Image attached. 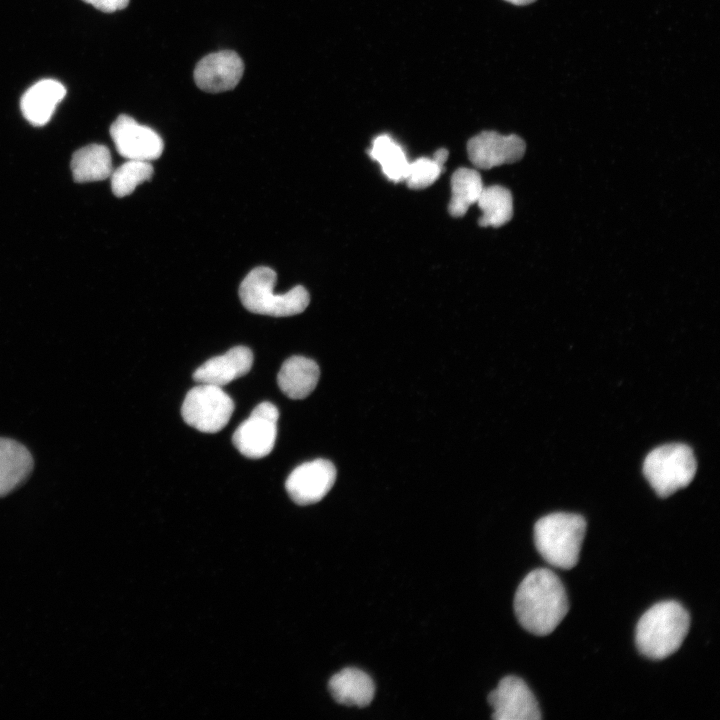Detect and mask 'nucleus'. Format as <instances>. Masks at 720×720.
<instances>
[{"mask_svg": "<svg viewBox=\"0 0 720 720\" xmlns=\"http://www.w3.org/2000/svg\"><path fill=\"white\" fill-rule=\"evenodd\" d=\"M568 610V598L561 580L546 568L528 573L514 596V611L520 625L538 636L552 633Z\"/></svg>", "mask_w": 720, "mask_h": 720, "instance_id": "nucleus-1", "label": "nucleus"}, {"mask_svg": "<svg viewBox=\"0 0 720 720\" xmlns=\"http://www.w3.org/2000/svg\"><path fill=\"white\" fill-rule=\"evenodd\" d=\"M690 626V616L676 601H663L649 608L636 626L635 642L641 654L661 660L682 645Z\"/></svg>", "mask_w": 720, "mask_h": 720, "instance_id": "nucleus-2", "label": "nucleus"}, {"mask_svg": "<svg viewBox=\"0 0 720 720\" xmlns=\"http://www.w3.org/2000/svg\"><path fill=\"white\" fill-rule=\"evenodd\" d=\"M585 531L586 521L581 515L548 514L535 523V546L550 565L571 569L578 563Z\"/></svg>", "mask_w": 720, "mask_h": 720, "instance_id": "nucleus-3", "label": "nucleus"}, {"mask_svg": "<svg viewBox=\"0 0 720 720\" xmlns=\"http://www.w3.org/2000/svg\"><path fill=\"white\" fill-rule=\"evenodd\" d=\"M276 272L266 266L252 269L242 280L239 297L250 312L273 317H287L303 312L310 296L303 286H295L282 294H275Z\"/></svg>", "mask_w": 720, "mask_h": 720, "instance_id": "nucleus-4", "label": "nucleus"}, {"mask_svg": "<svg viewBox=\"0 0 720 720\" xmlns=\"http://www.w3.org/2000/svg\"><path fill=\"white\" fill-rule=\"evenodd\" d=\"M696 468L692 449L682 443L653 449L643 463V473L660 497H668L687 486L694 478Z\"/></svg>", "mask_w": 720, "mask_h": 720, "instance_id": "nucleus-5", "label": "nucleus"}, {"mask_svg": "<svg viewBox=\"0 0 720 720\" xmlns=\"http://www.w3.org/2000/svg\"><path fill=\"white\" fill-rule=\"evenodd\" d=\"M233 411L234 402L222 387L202 383L188 391L181 407L183 420L204 433L222 430Z\"/></svg>", "mask_w": 720, "mask_h": 720, "instance_id": "nucleus-6", "label": "nucleus"}, {"mask_svg": "<svg viewBox=\"0 0 720 720\" xmlns=\"http://www.w3.org/2000/svg\"><path fill=\"white\" fill-rule=\"evenodd\" d=\"M279 411L270 402L257 405L250 416L235 430L232 441L245 457L259 459L274 448Z\"/></svg>", "mask_w": 720, "mask_h": 720, "instance_id": "nucleus-7", "label": "nucleus"}, {"mask_svg": "<svg viewBox=\"0 0 720 720\" xmlns=\"http://www.w3.org/2000/svg\"><path fill=\"white\" fill-rule=\"evenodd\" d=\"M117 152L127 160L151 161L163 152L161 136L152 128L139 124L129 115H119L110 127Z\"/></svg>", "mask_w": 720, "mask_h": 720, "instance_id": "nucleus-8", "label": "nucleus"}, {"mask_svg": "<svg viewBox=\"0 0 720 720\" xmlns=\"http://www.w3.org/2000/svg\"><path fill=\"white\" fill-rule=\"evenodd\" d=\"M495 720H539L541 711L527 686L519 677L506 676L488 695Z\"/></svg>", "mask_w": 720, "mask_h": 720, "instance_id": "nucleus-9", "label": "nucleus"}, {"mask_svg": "<svg viewBox=\"0 0 720 720\" xmlns=\"http://www.w3.org/2000/svg\"><path fill=\"white\" fill-rule=\"evenodd\" d=\"M335 480L333 463L326 459H315L296 467L288 476L285 488L295 503L309 505L323 499Z\"/></svg>", "mask_w": 720, "mask_h": 720, "instance_id": "nucleus-10", "label": "nucleus"}, {"mask_svg": "<svg viewBox=\"0 0 720 720\" xmlns=\"http://www.w3.org/2000/svg\"><path fill=\"white\" fill-rule=\"evenodd\" d=\"M526 144L515 134L502 135L495 131H483L467 143L471 163L479 169H491L519 161L525 154Z\"/></svg>", "mask_w": 720, "mask_h": 720, "instance_id": "nucleus-11", "label": "nucleus"}, {"mask_svg": "<svg viewBox=\"0 0 720 720\" xmlns=\"http://www.w3.org/2000/svg\"><path fill=\"white\" fill-rule=\"evenodd\" d=\"M244 72V63L234 51L222 50L204 56L194 69L196 85L209 93L234 89Z\"/></svg>", "mask_w": 720, "mask_h": 720, "instance_id": "nucleus-12", "label": "nucleus"}, {"mask_svg": "<svg viewBox=\"0 0 720 720\" xmlns=\"http://www.w3.org/2000/svg\"><path fill=\"white\" fill-rule=\"evenodd\" d=\"M252 364V351L245 346H236L223 355L208 359L195 370L193 379L197 383L223 387L247 374Z\"/></svg>", "mask_w": 720, "mask_h": 720, "instance_id": "nucleus-13", "label": "nucleus"}, {"mask_svg": "<svg viewBox=\"0 0 720 720\" xmlns=\"http://www.w3.org/2000/svg\"><path fill=\"white\" fill-rule=\"evenodd\" d=\"M65 95L66 88L59 81L40 80L23 94L20 101L22 114L32 125L43 126L51 119Z\"/></svg>", "mask_w": 720, "mask_h": 720, "instance_id": "nucleus-14", "label": "nucleus"}, {"mask_svg": "<svg viewBox=\"0 0 720 720\" xmlns=\"http://www.w3.org/2000/svg\"><path fill=\"white\" fill-rule=\"evenodd\" d=\"M320 370L317 363L304 356H292L281 366L277 383L281 391L291 399H304L317 386Z\"/></svg>", "mask_w": 720, "mask_h": 720, "instance_id": "nucleus-15", "label": "nucleus"}, {"mask_svg": "<svg viewBox=\"0 0 720 720\" xmlns=\"http://www.w3.org/2000/svg\"><path fill=\"white\" fill-rule=\"evenodd\" d=\"M333 698L347 706L365 707L374 697L375 686L369 675L357 668H344L328 684Z\"/></svg>", "mask_w": 720, "mask_h": 720, "instance_id": "nucleus-16", "label": "nucleus"}, {"mask_svg": "<svg viewBox=\"0 0 720 720\" xmlns=\"http://www.w3.org/2000/svg\"><path fill=\"white\" fill-rule=\"evenodd\" d=\"M32 468V456L22 444L0 438V497L18 487Z\"/></svg>", "mask_w": 720, "mask_h": 720, "instance_id": "nucleus-17", "label": "nucleus"}, {"mask_svg": "<svg viewBox=\"0 0 720 720\" xmlns=\"http://www.w3.org/2000/svg\"><path fill=\"white\" fill-rule=\"evenodd\" d=\"M71 170L75 182L101 181L110 177L113 167L109 149L91 144L78 149L72 156Z\"/></svg>", "mask_w": 720, "mask_h": 720, "instance_id": "nucleus-18", "label": "nucleus"}, {"mask_svg": "<svg viewBox=\"0 0 720 720\" xmlns=\"http://www.w3.org/2000/svg\"><path fill=\"white\" fill-rule=\"evenodd\" d=\"M450 183L448 211L453 217H462L477 202L484 188L481 176L475 169L461 167L452 174Z\"/></svg>", "mask_w": 720, "mask_h": 720, "instance_id": "nucleus-19", "label": "nucleus"}, {"mask_svg": "<svg viewBox=\"0 0 720 720\" xmlns=\"http://www.w3.org/2000/svg\"><path fill=\"white\" fill-rule=\"evenodd\" d=\"M368 154L380 164L384 175L389 180L404 181L410 162L401 145L392 137L387 134L375 137Z\"/></svg>", "mask_w": 720, "mask_h": 720, "instance_id": "nucleus-20", "label": "nucleus"}, {"mask_svg": "<svg viewBox=\"0 0 720 720\" xmlns=\"http://www.w3.org/2000/svg\"><path fill=\"white\" fill-rule=\"evenodd\" d=\"M476 203L482 211L479 219V225L482 227H500L512 218V195L503 186L484 187Z\"/></svg>", "mask_w": 720, "mask_h": 720, "instance_id": "nucleus-21", "label": "nucleus"}, {"mask_svg": "<svg viewBox=\"0 0 720 720\" xmlns=\"http://www.w3.org/2000/svg\"><path fill=\"white\" fill-rule=\"evenodd\" d=\"M154 169L149 161L128 160L113 170L111 178L112 192L117 197L130 195L144 181L152 178Z\"/></svg>", "mask_w": 720, "mask_h": 720, "instance_id": "nucleus-22", "label": "nucleus"}, {"mask_svg": "<svg viewBox=\"0 0 720 720\" xmlns=\"http://www.w3.org/2000/svg\"><path fill=\"white\" fill-rule=\"evenodd\" d=\"M443 170L444 164L436 159L421 157L409 163L404 181L410 189H424L432 185Z\"/></svg>", "mask_w": 720, "mask_h": 720, "instance_id": "nucleus-23", "label": "nucleus"}, {"mask_svg": "<svg viewBox=\"0 0 720 720\" xmlns=\"http://www.w3.org/2000/svg\"><path fill=\"white\" fill-rule=\"evenodd\" d=\"M84 2L92 5L96 9L112 13L118 10L126 8L129 4V0H83Z\"/></svg>", "mask_w": 720, "mask_h": 720, "instance_id": "nucleus-24", "label": "nucleus"}, {"mask_svg": "<svg viewBox=\"0 0 720 720\" xmlns=\"http://www.w3.org/2000/svg\"><path fill=\"white\" fill-rule=\"evenodd\" d=\"M505 1L512 3L514 5H527V4L534 2L535 0H505Z\"/></svg>", "mask_w": 720, "mask_h": 720, "instance_id": "nucleus-25", "label": "nucleus"}]
</instances>
